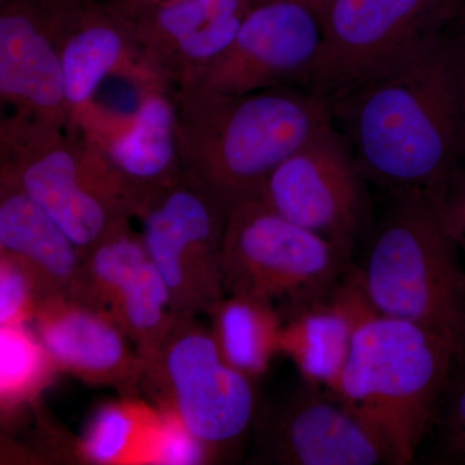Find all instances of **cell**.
Masks as SVG:
<instances>
[{
	"label": "cell",
	"instance_id": "16",
	"mask_svg": "<svg viewBox=\"0 0 465 465\" xmlns=\"http://www.w3.org/2000/svg\"><path fill=\"white\" fill-rule=\"evenodd\" d=\"M33 323L60 371L140 397L145 365L108 311L75 296H50L39 302Z\"/></svg>",
	"mask_w": 465,
	"mask_h": 465
},
{
	"label": "cell",
	"instance_id": "13",
	"mask_svg": "<svg viewBox=\"0 0 465 465\" xmlns=\"http://www.w3.org/2000/svg\"><path fill=\"white\" fill-rule=\"evenodd\" d=\"M45 2L63 58L70 116L96 99L109 76L130 82L137 92H171L150 66L124 12L96 0Z\"/></svg>",
	"mask_w": 465,
	"mask_h": 465
},
{
	"label": "cell",
	"instance_id": "1",
	"mask_svg": "<svg viewBox=\"0 0 465 465\" xmlns=\"http://www.w3.org/2000/svg\"><path fill=\"white\" fill-rule=\"evenodd\" d=\"M330 101L363 176L390 198L440 207L465 176V45L449 30Z\"/></svg>",
	"mask_w": 465,
	"mask_h": 465
},
{
	"label": "cell",
	"instance_id": "14",
	"mask_svg": "<svg viewBox=\"0 0 465 465\" xmlns=\"http://www.w3.org/2000/svg\"><path fill=\"white\" fill-rule=\"evenodd\" d=\"M139 94L136 108L128 113L109 108L97 99L91 101L70 116L69 131L108 159L142 208L153 193L179 179L183 168L173 94L161 90Z\"/></svg>",
	"mask_w": 465,
	"mask_h": 465
},
{
	"label": "cell",
	"instance_id": "27",
	"mask_svg": "<svg viewBox=\"0 0 465 465\" xmlns=\"http://www.w3.org/2000/svg\"><path fill=\"white\" fill-rule=\"evenodd\" d=\"M41 302L35 281L25 266L0 252V326L33 322Z\"/></svg>",
	"mask_w": 465,
	"mask_h": 465
},
{
	"label": "cell",
	"instance_id": "25",
	"mask_svg": "<svg viewBox=\"0 0 465 465\" xmlns=\"http://www.w3.org/2000/svg\"><path fill=\"white\" fill-rule=\"evenodd\" d=\"M213 460L206 446L176 416L157 409L134 464L194 465Z\"/></svg>",
	"mask_w": 465,
	"mask_h": 465
},
{
	"label": "cell",
	"instance_id": "8",
	"mask_svg": "<svg viewBox=\"0 0 465 465\" xmlns=\"http://www.w3.org/2000/svg\"><path fill=\"white\" fill-rule=\"evenodd\" d=\"M458 0H330L305 90L324 99L448 29Z\"/></svg>",
	"mask_w": 465,
	"mask_h": 465
},
{
	"label": "cell",
	"instance_id": "28",
	"mask_svg": "<svg viewBox=\"0 0 465 465\" xmlns=\"http://www.w3.org/2000/svg\"><path fill=\"white\" fill-rule=\"evenodd\" d=\"M440 210L450 234L465 251V176L450 191Z\"/></svg>",
	"mask_w": 465,
	"mask_h": 465
},
{
	"label": "cell",
	"instance_id": "24",
	"mask_svg": "<svg viewBox=\"0 0 465 465\" xmlns=\"http://www.w3.org/2000/svg\"><path fill=\"white\" fill-rule=\"evenodd\" d=\"M148 262L142 232L125 225L85 253L74 296L109 312L119 293Z\"/></svg>",
	"mask_w": 465,
	"mask_h": 465
},
{
	"label": "cell",
	"instance_id": "29",
	"mask_svg": "<svg viewBox=\"0 0 465 465\" xmlns=\"http://www.w3.org/2000/svg\"><path fill=\"white\" fill-rule=\"evenodd\" d=\"M164 0H109V5L124 12L143 11L161 5Z\"/></svg>",
	"mask_w": 465,
	"mask_h": 465
},
{
	"label": "cell",
	"instance_id": "2",
	"mask_svg": "<svg viewBox=\"0 0 465 465\" xmlns=\"http://www.w3.org/2000/svg\"><path fill=\"white\" fill-rule=\"evenodd\" d=\"M183 173L226 210L260 191L275 168L333 124L331 101L283 85L247 94L173 90Z\"/></svg>",
	"mask_w": 465,
	"mask_h": 465
},
{
	"label": "cell",
	"instance_id": "19",
	"mask_svg": "<svg viewBox=\"0 0 465 465\" xmlns=\"http://www.w3.org/2000/svg\"><path fill=\"white\" fill-rule=\"evenodd\" d=\"M0 252L27 269L41 298L74 296L84 255L60 225L16 183L0 176Z\"/></svg>",
	"mask_w": 465,
	"mask_h": 465
},
{
	"label": "cell",
	"instance_id": "18",
	"mask_svg": "<svg viewBox=\"0 0 465 465\" xmlns=\"http://www.w3.org/2000/svg\"><path fill=\"white\" fill-rule=\"evenodd\" d=\"M372 312L351 265L329 299L282 318L281 353L293 361L305 381L331 391L344 371L357 327Z\"/></svg>",
	"mask_w": 465,
	"mask_h": 465
},
{
	"label": "cell",
	"instance_id": "12",
	"mask_svg": "<svg viewBox=\"0 0 465 465\" xmlns=\"http://www.w3.org/2000/svg\"><path fill=\"white\" fill-rule=\"evenodd\" d=\"M302 390L256 418V459L281 465H394L390 449L331 391Z\"/></svg>",
	"mask_w": 465,
	"mask_h": 465
},
{
	"label": "cell",
	"instance_id": "10",
	"mask_svg": "<svg viewBox=\"0 0 465 465\" xmlns=\"http://www.w3.org/2000/svg\"><path fill=\"white\" fill-rule=\"evenodd\" d=\"M366 183L347 137L331 124L275 168L259 198L290 222L351 251L369 217Z\"/></svg>",
	"mask_w": 465,
	"mask_h": 465
},
{
	"label": "cell",
	"instance_id": "7",
	"mask_svg": "<svg viewBox=\"0 0 465 465\" xmlns=\"http://www.w3.org/2000/svg\"><path fill=\"white\" fill-rule=\"evenodd\" d=\"M140 391L155 409L176 416L213 460L234 449L259 415L255 381L226 362L210 327L193 314H177L143 369Z\"/></svg>",
	"mask_w": 465,
	"mask_h": 465
},
{
	"label": "cell",
	"instance_id": "15",
	"mask_svg": "<svg viewBox=\"0 0 465 465\" xmlns=\"http://www.w3.org/2000/svg\"><path fill=\"white\" fill-rule=\"evenodd\" d=\"M255 0H174L124 12L150 66L171 92L195 84L234 41Z\"/></svg>",
	"mask_w": 465,
	"mask_h": 465
},
{
	"label": "cell",
	"instance_id": "11",
	"mask_svg": "<svg viewBox=\"0 0 465 465\" xmlns=\"http://www.w3.org/2000/svg\"><path fill=\"white\" fill-rule=\"evenodd\" d=\"M321 45L322 23L313 9L298 0H255L234 41L192 87L225 94L304 88Z\"/></svg>",
	"mask_w": 465,
	"mask_h": 465
},
{
	"label": "cell",
	"instance_id": "20",
	"mask_svg": "<svg viewBox=\"0 0 465 465\" xmlns=\"http://www.w3.org/2000/svg\"><path fill=\"white\" fill-rule=\"evenodd\" d=\"M226 362L252 381L262 378L281 353L282 317L262 300L225 295L206 312Z\"/></svg>",
	"mask_w": 465,
	"mask_h": 465
},
{
	"label": "cell",
	"instance_id": "3",
	"mask_svg": "<svg viewBox=\"0 0 465 465\" xmlns=\"http://www.w3.org/2000/svg\"><path fill=\"white\" fill-rule=\"evenodd\" d=\"M463 353L439 333L372 312L357 327L344 371L329 391L381 437L394 465L410 464L433 430Z\"/></svg>",
	"mask_w": 465,
	"mask_h": 465
},
{
	"label": "cell",
	"instance_id": "4",
	"mask_svg": "<svg viewBox=\"0 0 465 465\" xmlns=\"http://www.w3.org/2000/svg\"><path fill=\"white\" fill-rule=\"evenodd\" d=\"M439 204L421 195L391 197L356 266L382 316L418 324L465 351V271Z\"/></svg>",
	"mask_w": 465,
	"mask_h": 465
},
{
	"label": "cell",
	"instance_id": "9",
	"mask_svg": "<svg viewBox=\"0 0 465 465\" xmlns=\"http://www.w3.org/2000/svg\"><path fill=\"white\" fill-rule=\"evenodd\" d=\"M228 213L183 173L140 208L143 243L166 283L174 313L198 316L224 298L222 253Z\"/></svg>",
	"mask_w": 465,
	"mask_h": 465
},
{
	"label": "cell",
	"instance_id": "23",
	"mask_svg": "<svg viewBox=\"0 0 465 465\" xmlns=\"http://www.w3.org/2000/svg\"><path fill=\"white\" fill-rule=\"evenodd\" d=\"M56 363L27 323L0 326V406L15 414L35 399L56 372Z\"/></svg>",
	"mask_w": 465,
	"mask_h": 465
},
{
	"label": "cell",
	"instance_id": "30",
	"mask_svg": "<svg viewBox=\"0 0 465 465\" xmlns=\"http://www.w3.org/2000/svg\"><path fill=\"white\" fill-rule=\"evenodd\" d=\"M448 30L458 36L465 45V0H458L457 8Z\"/></svg>",
	"mask_w": 465,
	"mask_h": 465
},
{
	"label": "cell",
	"instance_id": "26",
	"mask_svg": "<svg viewBox=\"0 0 465 465\" xmlns=\"http://www.w3.org/2000/svg\"><path fill=\"white\" fill-rule=\"evenodd\" d=\"M433 430L440 463L465 464V353L452 367Z\"/></svg>",
	"mask_w": 465,
	"mask_h": 465
},
{
	"label": "cell",
	"instance_id": "32",
	"mask_svg": "<svg viewBox=\"0 0 465 465\" xmlns=\"http://www.w3.org/2000/svg\"><path fill=\"white\" fill-rule=\"evenodd\" d=\"M164 2H174V0H164Z\"/></svg>",
	"mask_w": 465,
	"mask_h": 465
},
{
	"label": "cell",
	"instance_id": "17",
	"mask_svg": "<svg viewBox=\"0 0 465 465\" xmlns=\"http://www.w3.org/2000/svg\"><path fill=\"white\" fill-rule=\"evenodd\" d=\"M0 97L16 114L69 130L65 72L45 0H3Z\"/></svg>",
	"mask_w": 465,
	"mask_h": 465
},
{
	"label": "cell",
	"instance_id": "6",
	"mask_svg": "<svg viewBox=\"0 0 465 465\" xmlns=\"http://www.w3.org/2000/svg\"><path fill=\"white\" fill-rule=\"evenodd\" d=\"M351 253L281 216L262 198H247L226 217L225 295L269 302L284 318L329 299L351 268Z\"/></svg>",
	"mask_w": 465,
	"mask_h": 465
},
{
	"label": "cell",
	"instance_id": "5",
	"mask_svg": "<svg viewBox=\"0 0 465 465\" xmlns=\"http://www.w3.org/2000/svg\"><path fill=\"white\" fill-rule=\"evenodd\" d=\"M0 176L35 201L84 256L139 213L136 195L99 150L16 113L0 124Z\"/></svg>",
	"mask_w": 465,
	"mask_h": 465
},
{
	"label": "cell",
	"instance_id": "21",
	"mask_svg": "<svg viewBox=\"0 0 465 465\" xmlns=\"http://www.w3.org/2000/svg\"><path fill=\"white\" fill-rule=\"evenodd\" d=\"M109 313L145 366L157 356L177 317L166 283L150 260L119 293Z\"/></svg>",
	"mask_w": 465,
	"mask_h": 465
},
{
	"label": "cell",
	"instance_id": "22",
	"mask_svg": "<svg viewBox=\"0 0 465 465\" xmlns=\"http://www.w3.org/2000/svg\"><path fill=\"white\" fill-rule=\"evenodd\" d=\"M155 414L157 409L146 405L140 397H122L104 403L92 416L84 437L79 440L76 455L90 464H134Z\"/></svg>",
	"mask_w": 465,
	"mask_h": 465
},
{
	"label": "cell",
	"instance_id": "31",
	"mask_svg": "<svg viewBox=\"0 0 465 465\" xmlns=\"http://www.w3.org/2000/svg\"><path fill=\"white\" fill-rule=\"evenodd\" d=\"M298 2L308 5L309 8H312L314 12H316L318 16H321L323 9L326 8L327 5H329L330 0H298Z\"/></svg>",
	"mask_w": 465,
	"mask_h": 465
}]
</instances>
